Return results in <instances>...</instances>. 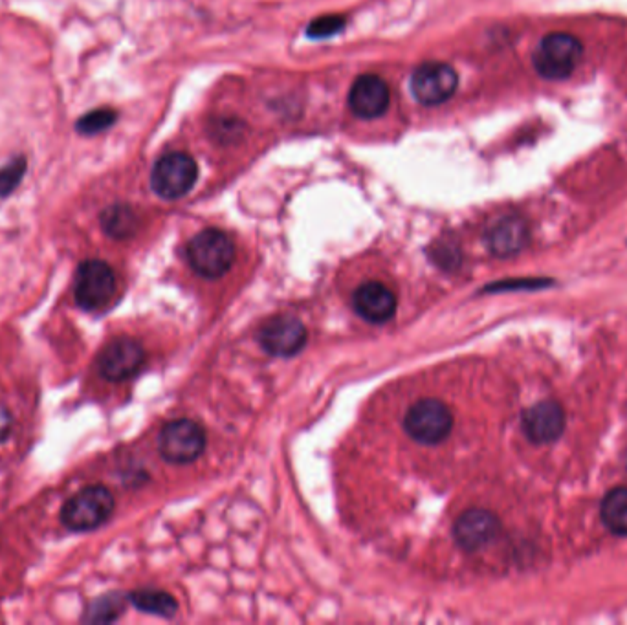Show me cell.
I'll list each match as a JSON object with an SVG mask.
<instances>
[{"instance_id":"cell-1","label":"cell","mask_w":627,"mask_h":625,"mask_svg":"<svg viewBox=\"0 0 627 625\" xmlns=\"http://www.w3.org/2000/svg\"><path fill=\"white\" fill-rule=\"evenodd\" d=\"M583 44L571 33H547L532 54V65L539 76L549 81H563L580 65Z\"/></svg>"},{"instance_id":"cell-2","label":"cell","mask_w":627,"mask_h":625,"mask_svg":"<svg viewBox=\"0 0 627 625\" xmlns=\"http://www.w3.org/2000/svg\"><path fill=\"white\" fill-rule=\"evenodd\" d=\"M114 512V497L101 484L87 486L66 501L61 521L72 532H90L101 527Z\"/></svg>"},{"instance_id":"cell-3","label":"cell","mask_w":627,"mask_h":625,"mask_svg":"<svg viewBox=\"0 0 627 625\" xmlns=\"http://www.w3.org/2000/svg\"><path fill=\"white\" fill-rule=\"evenodd\" d=\"M187 259L202 277L217 279L226 274L235 261V244L220 230H204L187 244Z\"/></svg>"},{"instance_id":"cell-4","label":"cell","mask_w":627,"mask_h":625,"mask_svg":"<svg viewBox=\"0 0 627 625\" xmlns=\"http://www.w3.org/2000/svg\"><path fill=\"white\" fill-rule=\"evenodd\" d=\"M198 165L189 154L169 153L154 164L151 187L165 200H176L187 195L197 184Z\"/></svg>"},{"instance_id":"cell-5","label":"cell","mask_w":627,"mask_h":625,"mask_svg":"<svg viewBox=\"0 0 627 625\" xmlns=\"http://www.w3.org/2000/svg\"><path fill=\"white\" fill-rule=\"evenodd\" d=\"M158 448L165 461L175 464L197 461L206 448V431L193 420L178 418L160 431Z\"/></svg>"},{"instance_id":"cell-6","label":"cell","mask_w":627,"mask_h":625,"mask_svg":"<svg viewBox=\"0 0 627 625\" xmlns=\"http://www.w3.org/2000/svg\"><path fill=\"white\" fill-rule=\"evenodd\" d=\"M116 292V275L109 264L90 259L77 268L74 297L83 310H99Z\"/></svg>"},{"instance_id":"cell-7","label":"cell","mask_w":627,"mask_h":625,"mask_svg":"<svg viewBox=\"0 0 627 625\" xmlns=\"http://www.w3.org/2000/svg\"><path fill=\"white\" fill-rule=\"evenodd\" d=\"M453 417L439 400H420L404 418L407 435L420 444H439L450 435Z\"/></svg>"},{"instance_id":"cell-8","label":"cell","mask_w":627,"mask_h":625,"mask_svg":"<svg viewBox=\"0 0 627 625\" xmlns=\"http://www.w3.org/2000/svg\"><path fill=\"white\" fill-rule=\"evenodd\" d=\"M459 85V76L453 66L446 63H424L418 66L411 77V92L418 103L435 107L455 94Z\"/></svg>"},{"instance_id":"cell-9","label":"cell","mask_w":627,"mask_h":625,"mask_svg":"<svg viewBox=\"0 0 627 625\" xmlns=\"http://www.w3.org/2000/svg\"><path fill=\"white\" fill-rule=\"evenodd\" d=\"M145 352L136 340L118 338L99 352L98 371L109 382L129 380L142 369Z\"/></svg>"},{"instance_id":"cell-10","label":"cell","mask_w":627,"mask_h":625,"mask_svg":"<svg viewBox=\"0 0 627 625\" xmlns=\"http://www.w3.org/2000/svg\"><path fill=\"white\" fill-rule=\"evenodd\" d=\"M307 341V330L303 323L290 316H279L270 319L263 329L259 330V343L264 351L272 356L288 358L303 349Z\"/></svg>"},{"instance_id":"cell-11","label":"cell","mask_w":627,"mask_h":625,"mask_svg":"<svg viewBox=\"0 0 627 625\" xmlns=\"http://www.w3.org/2000/svg\"><path fill=\"white\" fill-rule=\"evenodd\" d=\"M565 429V411L554 400H543L523 413V431L534 444H552Z\"/></svg>"},{"instance_id":"cell-12","label":"cell","mask_w":627,"mask_h":625,"mask_svg":"<svg viewBox=\"0 0 627 625\" xmlns=\"http://www.w3.org/2000/svg\"><path fill=\"white\" fill-rule=\"evenodd\" d=\"M389 99L391 92L384 79L374 74H365L352 83L349 107L358 118L373 120L389 109Z\"/></svg>"},{"instance_id":"cell-13","label":"cell","mask_w":627,"mask_h":625,"mask_svg":"<svg viewBox=\"0 0 627 625\" xmlns=\"http://www.w3.org/2000/svg\"><path fill=\"white\" fill-rule=\"evenodd\" d=\"M501 530L499 519L483 508L466 510L455 523L453 534L464 550H479L497 538Z\"/></svg>"},{"instance_id":"cell-14","label":"cell","mask_w":627,"mask_h":625,"mask_svg":"<svg viewBox=\"0 0 627 625\" xmlns=\"http://www.w3.org/2000/svg\"><path fill=\"white\" fill-rule=\"evenodd\" d=\"M486 246L495 257L508 259L517 253L523 252L530 241V228L527 220L508 215L503 219L495 220L486 231Z\"/></svg>"},{"instance_id":"cell-15","label":"cell","mask_w":627,"mask_h":625,"mask_svg":"<svg viewBox=\"0 0 627 625\" xmlns=\"http://www.w3.org/2000/svg\"><path fill=\"white\" fill-rule=\"evenodd\" d=\"M352 303L358 316L369 323H385L395 316L396 296L393 290L376 281L360 286L354 292Z\"/></svg>"},{"instance_id":"cell-16","label":"cell","mask_w":627,"mask_h":625,"mask_svg":"<svg viewBox=\"0 0 627 625\" xmlns=\"http://www.w3.org/2000/svg\"><path fill=\"white\" fill-rule=\"evenodd\" d=\"M602 521L616 536H627V488L618 486L605 494L602 501Z\"/></svg>"},{"instance_id":"cell-17","label":"cell","mask_w":627,"mask_h":625,"mask_svg":"<svg viewBox=\"0 0 627 625\" xmlns=\"http://www.w3.org/2000/svg\"><path fill=\"white\" fill-rule=\"evenodd\" d=\"M132 605L136 609H140L143 613H149V615L164 616V618H171L176 615L178 611V602L171 594L162 593V591H134L131 593Z\"/></svg>"},{"instance_id":"cell-18","label":"cell","mask_w":627,"mask_h":625,"mask_svg":"<svg viewBox=\"0 0 627 625\" xmlns=\"http://www.w3.org/2000/svg\"><path fill=\"white\" fill-rule=\"evenodd\" d=\"M101 226L112 239H127L138 228L136 213L127 206H110L101 215Z\"/></svg>"},{"instance_id":"cell-19","label":"cell","mask_w":627,"mask_h":625,"mask_svg":"<svg viewBox=\"0 0 627 625\" xmlns=\"http://www.w3.org/2000/svg\"><path fill=\"white\" fill-rule=\"evenodd\" d=\"M116 121V112L112 109H98L88 112L77 121V131L85 136H94L99 132L107 131L110 125Z\"/></svg>"},{"instance_id":"cell-20","label":"cell","mask_w":627,"mask_h":625,"mask_svg":"<svg viewBox=\"0 0 627 625\" xmlns=\"http://www.w3.org/2000/svg\"><path fill=\"white\" fill-rule=\"evenodd\" d=\"M24 173H26V160L22 156L11 160L6 167L0 169V198L8 197L17 189Z\"/></svg>"},{"instance_id":"cell-21","label":"cell","mask_w":627,"mask_h":625,"mask_svg":"<svg viewBox=\"0 0 627 625\" xmlns=\"http://www.w3.org/2000/svg\"><path fill=\"white\" fill-rule=\"evenodd\" d=\"M343 28H345V19L341 15H325L308 24L307 35L312 39H327L340 33Z\"/></svg>"},{"instance_id":"cell-22","label":"cell","mask_w":627,"mask_h":625,"mask_svg":"<svg viewBox=\"0 0 627 625\" xmlns=\"http://www.w3.org/2000/svg\"><path fill=\"white\" fill-rule=\"evenodd\" d=\"M120 613V598L109 596V598L99 600L96 607L90 609V615H92L90 616V620H92V622H110V620H114Z\"/></svg>"},{"instance_id":"cell-23","label":"cell","mask_w":627,"mask_h":625,"mask_svg":"<svg viewBox=\"0 0 627 625\" xmlns=\"http://www.w3.org/2000/svg\"><path fill=\"white\" fill-rule=\"evenodd\" d=\"M11 428H13V417H11L10 411L0 404V444L4 440H8L11 435Z\"/></svg>"},{"instance_id":"cell-24","label":"cell","mask_w":627,"mask_h":625,"mask_svg":"<svg viewBox=\"0 0 627 625\" xmlns=\"http://www.w3.org/2000/svg\"><path fill=\"white\" fill-rule=\"evenodd\" d=\"M624 468H626V473H627V451H626V455H624Z\"/></svg>"}]
</instances>
